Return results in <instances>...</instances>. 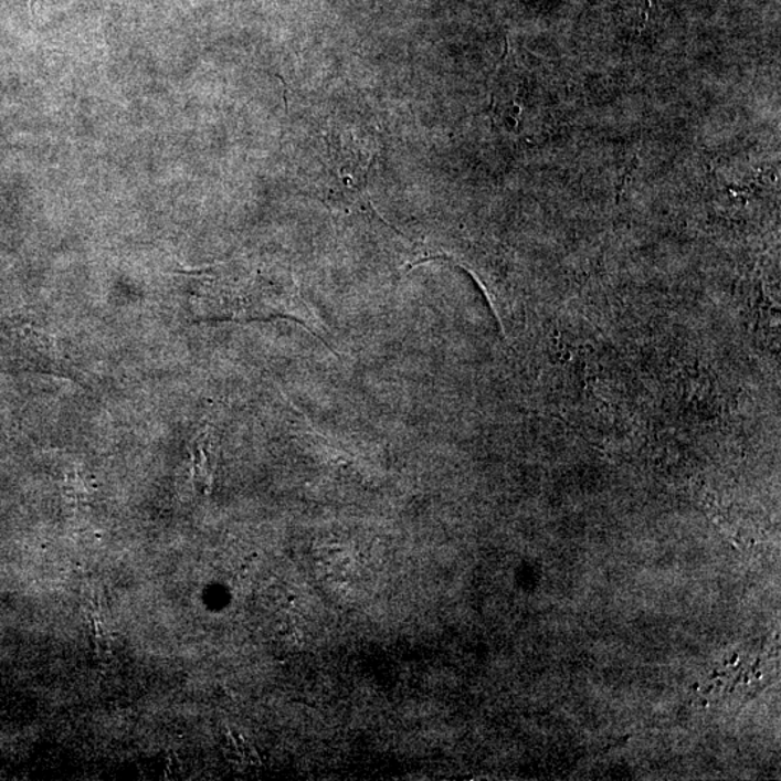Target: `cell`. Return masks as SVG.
<instances>
[{
    "label": "cell",
    "instance_id": "cell-1",
    "mask_svg": "<svg viewBox=\"0 0 781 781\" xmlns=\"http://www.w3.org/2000/svg\"><path fill=\"white\" fill-rule=\"evenodd\" d=\"M191 310L201 320L247 321L292 317L315 330L307 307L296 293L256 281L208 277L193 294Z\"/></svg>",
    "mask_w": 781,
    "mask_h": 781
},
{
    "label": "cell",
    "instance_id": "cell-2",
    "mask_svg": "<svg viewBox=\"0 0 781 781\" xmlns=\"http://www.w3.org/2000/svg\"><path fill=\"white\" fill-rule=\"evenodd\" d=\"M18 335L32 361L39 363L42 369L61 377H73V365L65 358L53 335L34 326L22 327Z\"/></svg>",
    "mask_w": 781,
    "mask_h": 781
},
{
    "label": "cell",
    "instance_id": "cell-3",
    "mask_svg": "<svg viewBox=\"0 0 781 781\" xmlns=\"http://www.w3.org/2000/svg\"><path fill=\"white\" fill-rule=\"evenodd\" d=\"M213 434L201 430L193 446V474L196 484L209 493L213 482Z\"/></svg>",
    "mask_w": 781,
    "mask_h": 781
},
{
    "label": "cell",
    "instance_id": "cell-4",
    "mask_svg": "<svg viewBox=\"0 0 781 781\" xmlns=\"http://www.w3.org/2000/svg\"><path fill=\"white\" fill-rule=\"evenodd\" d=\"M93 484L82 471L74 469L65 476L64 495L73 505H86L93 494Z\"/></svg>",
    "mask_w": 781,
    "mask_h": 781
},
{
    "label": "cell",
    "instance_id": "cell-5",
    "mask_svg": "<svg viewBox=\"0 0 781 781\" xmlns=\"http://www.w3.org/2000/svg\"><path fill=\"white\" fill-rule=\"evenodd\" d=\"M92 638L95 643L97 654H109L112 650V635L110 631L106 629L105 622L93 615L92 619Z\"/></svg>",
    "mask_w": 781,
    "mask_h": 781
}]
</instances>
